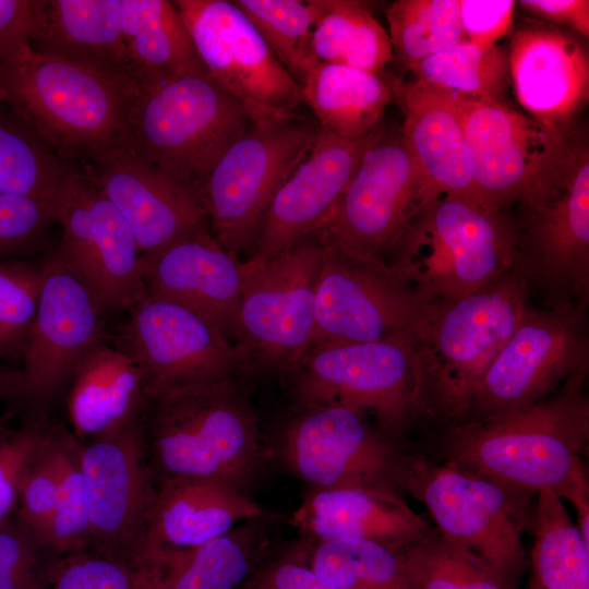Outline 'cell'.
<instances>
[{
  "label": "cell",
  "mask_w": 589,
  "mask_h": 589,
  "mask_svg": "<svg viewBox=\"0 0 589 589\" xmlns=\"http://www.w3.org/2000/svg\"><path fill=\"white\" fill-rule=\"evenodd\" d=\"M587 370L531 405L452 425L445 460L524 494L553 491L575 502L589 495L581 454L589 437Z\"/></svg>",
  "instance_id": "1"
},
{
  "label": "cell",
  "mask_w": 589,
  "mask_h": 589,
  "mask_svg": "<svg viewBox=\"0 0 589 589\" xmlns=\"http://www.w3.org/2000/svg\"><path fill=\"white\" fill-rule=\"evenodd\" d=\"M142 430L155 481L208 477L245 491L273 453L240 378L154 395L144 409Z\"/></svg>",
  "instance_id": "2"
},
{
  "label": "cell",
  "mask_w": 589,
  "mask_h": 589,
  "mask_svg": "<svg viewBox=\"0 0 589 589\" xmlns=\"http://www.w3.org/2000/svg\"><path fill=\"white\" fill-rule=\"evenodd\" d=\"M137 89L129 82L32 49L0 64V105L71 165L124 142Z\"/></svg>",
  "instance_id": "3"
},
{
  "label": "cell",
  "mask_w": 589,
  "mask_h": 589,
  "mask_svg": "<svg viewBox=\"0 0 589 589\" xmlns=\"http://www.w3.org/2000/svg\"><path fill=\"white\" fill-rule=\"evenodd\" d=\"M386 264L430 302L456 301L510 271L515 220L461 200L438 196L407 228Z\"/></svg>",
  "instance_id": "4"
},
{
  "label": "cell",
  "mask_w": 589,
  "mask_h": 589,
  "mask_svg": "<svg viewBox=\"0 0 589 589\" xmlns=\"http://www.w3.org/2000/svg\"><path fill=\"white\" fill-rule=\"evenodd\" d=\"M250 124L244 108L207 74L185 75L137 89L124 144L200 195L215 163Z\"/></svg>",
  "instance_id": "5"
},
{
  "label": "cell",
  "mask_w": 589,
  "mask_h": 589,
  "mask_svg": "<svg viewBox=\"0 0 589 589\" xmlns=\"http://www.w3.org/2000/svg\"><path fill=\"white\" fill-rule=\"evenodd\" d=\"M448 92V91H447ZM471 153L479 204L505 212L545 205L566 182L579 144L509 104L448 92Z\"/></svg>",
  "instance_id": "6"
},
{
  "label": "cell",
  "mask_w": 589,
  "mask_h": 589,
  "mask_svg": "<svg viewBox=\"0 0 589 589\" xmlns=\"http://www.w3.org/2000/svg\"><path fill=\"white\" fill-rule=\"evenodd\" d=\"M530 289L515 264L470 296L437 304L420 341L425 414L464 420L479 381L529 306Z\"/></svg>",
  "instance_id": "7"
},
{
  "label": "cell",
  "mask_w": 589,
  "mask_h": 589,
  "mask_svg": "<svg viewBox=\"0 0 589 589\" xmlns=\"http://www.w3.org/2000/svg\"><path fill=\"white\" fill-rule=\"evenodd\" d=\"M283 375L297 405L371 412L388 436L425 414L419 339L315 344Z\"/></svg>",
  "instance_id": "8"
},
{
  "label": "cell",
  "mask_w": 589,
  "mask_h": 589,
  "mask_svg": "<svg viewBox=\"0 0 589 589\" xmlns=\"http://www.w3.org/2000/svg\"><path fill=\"white\" fill-rule=\"evenodd\" d=\"M436 197L400 128L378 124L344 193L311 237L386 262L410 224Z\"/></svg>",
  "instance_id": "9"
},
{
  "label": "cell",
  "mask_w": 589,
  "mask_h": 589,
  "mask_svg": "<svg viewBox=\"0 0 589 589\" xmlns=\"http://www.w3.org/2000/svg\"><path fill=\"white\" fill-rule=\"evenodd\" d=\"M405 490L426 507L438 532L519 589L527 568V494L453 462L434 465L409 457Z\"/></svg>",
  "instance_id": "10"
},
{
  "label": "cell",
  "mask_w": 589,
  "mask_h": 589,
  "mask_svg": "<svg viewBox=\"0 0 589 589\" xmlns=\"http://www.w3.org/2000/svg\"><path fill=\"white\" fill-rule=\"evenodd\" d=\"M323 247L313 237L243 262L237 347L248 372L285 373L311 347Z\"/></svg>",
  "instance_id": "11"
},
{
  "label": "cell",
  "mask_w": 589,
  "mask_h": 589,
  "mask_svg": "<svg viewBox=\"0 0 589 589\" xmlns=\"http://www.w3.org/2000/svg\"><path fill=\"white\" fill-rule=\"evenodd\" d=\"M318 127L301 118L250 124L220 155L201 189L209 230L233 256L253 248L275 193L305 156Z\"/></svg>",
  "instance_id": "12"
},
{
  "label": "cell",
  "mask_w": 589,
  "mask_h": 589,
  "mask_svg": "<svg viewBox=\"0 0 589 589\" xmlns=\"http://www.w3.org/2000/svg\"><path fill=\"white\" fill-rule=\"evenodd\" d=\"M322 247L311 347L423 339L438 303L418 294L384 261Z\"/></svg>",
  "instance_id": "13"
},
{
  "label": "cell",
  "mask_w": 589,
  "mask_h": 589,
  "mask_svg": "<svg viewBox=\"0 0 589 589\" xmlns=\"http://www.w3.org/2000/svg\"><path fill=\"white\" fill-rule=\"evenodd\" d=\"M587 303L529 304L479 381L462 421L537 402L588 370ZM460 421V422H462ZM459 423V422H458Z\"/></svg>",
  "instance_id": "14"
},
{
  "label": "cell",
  "mask_w": 589,
  "mask_h": 589,
  "mask_svg": "<svg viewBox=\"0 0 589 589\" xmlns=\"http://www.w3.org/2000/svg\"><path fill=\"white\" fill-rule=\"evenodd\" d=\"M277 453L316 490H405L408 457L363 412L346 406L297 405L281 429Z\"/></svg>",
  "instance_id": "15"
},
{
  "label": "cell",
  "mask_w": 589,
  "mask_h": 589,
  "mask_svg": "<svg viewBox=\"0 0 589 589\" xmlns=\"http://www.w3.org/2000/svg\"><path fill=\"white\" fill-rule=\"evenodd\" d=\"M173 3L207 75L244 108L252 124L298 118L300 85L232 1Z\"/></svg>",
  "instance_id": "16"
},
{
  "label": "cell",
  "mask_w": 589,
  "mask_h": 589,
  "mask_svg": "<svg viewBox=\"0 0 589 589\" xmlns=\"http://www.w3.org/2000/svg\"><path fill=\"white\" fill-rule=\"evenodd\" d=\"M62 227L56 251L89 289L101 311H129L146 296L144 260L120 212L73 169L58 196Z\"/></svg>",
  "instance_id": "17"
},
{
  "label": "cell",
  "mask_w": 589,
  "mask_h": 589,
  "mask_svg": "<svg viewBox=\"0 0 589 589\" xmlns=\"http://www.w3.org/2000/svg\"><path fill=\"white\" fill-rule=\"evenodd\" d=\"M141 368L148 399L167 389L240 378L239 348L213 324L170 300L145 296L129 310L116 341Z\"/></svg>",
  "instance_id": "18"
},
{
  "label": "cell",
  "mask_w": 589,
  "mask_h": 589,
  "mask_svg": "<svg viewBox=\"0 0 589 589\" xmlns=\"http://www.w3.org/2000/svg\"><path fill=\"white\" fill-rule=\"evenodd\" d=\"M79 456L88 501L89 549L130 568L143 548L156 493L142 418L79 442Z\"/></svg>",
  "instance_id": "19"
},
{
  "label": "cell",
  "mask_w": 589,
  "mask_h": 589,
  "mask_svg": "<svg viewBox=\"0 0 589 589\" xmlns=\"http://www.w3.org/2000/svg\"><path fill=\"white\" fill-rule=\"evenodd\" d=\"M96 299L57 251L40 262L35 316L23 351L22 398L47 405L82 357L106 338Z\"/></svg>",
  "instance_id": "20"
},
{
  "label": "cell",
  "mask_w": 589,
  "mask_h": 589,
  "mask_svg": "<svg viewBox=\"0 0 589 589\" xmlns=\"http://www.w3.org/2000/svg\"><path fill=\"white\" fill-rule=\"evenodd\" d=\"M516 223V265L529 286L538 285L548 305L588 303L589 152L578 146L572 171L543 206L521 212Z\"/></svg>",
  "instance_id": "21"
},
{
  "label": "cell",
  "mask_w": 589,
  "mask_h": 589,
  "mask_svg": "<svg viewBox=\"0 0 589 589\" xmlns=\"http://www.w3.org/2000/svg\"><path fill=\"white\" fill-rule=\"evenodd\" d=\"M75 166L127 220L144 262L209 229L200 195L146 165L124 142Z\"/></svg>",
  "instance_id": "22"
},
{
  "label": "cell",
  "mask_w": 589,
  "mask_h": 589,
  "mask_svg": "<svg viewBox=\"0 0 589 589\" xmlns=\"http://www.w3.org/2000/svg\"><path fill=\"white\" fill-rule=\"evenodd\" d=\"M372 132L346 139L318 127L312 146L271 201L250 259L268 260L315 232L353 177Z\"/></svg>",
  "instance_id": "23"
},
{
  "label": "cell",
  "mask_w": 589,
  "mask_h": 589,
  "mask_svg": "<svg viewBox=\"0 0 589 589\" xmlns=\"http://www.w3.org/2000/svg\"><path fill=\"white\" fill-rule=\"evenodd\" d=\"M509 80L533 119L566 131L589 99V56L576 37L554 27L525 26L510 38Z\"/></svg>",
  "instance_id": "24"
},
{
  "label": "cell",
  "mask_w": 589,
  "mask_h": 589,
  "mask_svg": "<svg viewBox=\"0 0 589 589\" xmlns=\"http://www.w3.org/2000/svg\"><path fill=\"white\" fill-rule=\"evenodd\" d=\"M146 294L177 302L213 324L237 346L243 262L209 229L144 262Z\"/></svg>",
  "instance_id": "25"
},
{
  "label": "cell",
  "mask_w": 589,
  "mask_h": 589,
  "mask_svg": "<svg viewBox=\"0 0 589 589\" xmlns=\"http://www.w3.org/2000/svg\"><path fill=\"white\" fill-rule=\"evenodd\" d=\"M390 82L404 115L402 137L433 191L480 205L471 153L449 93L417 80Z\"/></svg>",
  "instance_id": "26"
},
{
  "label": "cell",
  "mask_w": 589,
  "mask_h": 589,
  "mask_svg": "<svg viewBox=\"0 0 589 589\" xmlns=\"http://www.w3.org/2000/svg\"><path fill=\"white\" fill-rule=\"evenodd\" d=\"M263 518H267L266 512L245 491L227 481L208 477L161 478L156 481L142 550L197 546L245 521Z\"/></svg>",
  "instance_id": "27"
},
{
  "label": "cell",
  "mask_w": 589,
  "mask_h": 589,
  "mask_svg": "<svg viewBox=\"0 0 589 589\" xmlns=\"http://www.w3.org/2000/svg\"><path fill=\"white\" fill-rule=\"evenodd\" d=\"M293 522L317 541L365 540L393 551L437 531L400 493L378 489H314Z\"/></svg>",
  "instance_id": "28"
},
{
  "label": "cell",
  "mask_w": 589,
  "mask_h": 589,
  "mask_svg": "<svg viewBox=\"0 0 589 589\" xmlns=\"http://www.w3.org/2000/svg\"><path fill=\"white\" fill-rule=\"evenodd\" d=\"M68 383L71 433L81 443L140 420L148 401L139 364L116 341L110 344L106 338L82 357Z\"/></svg>",
  "instance_id": "29"
},
{
  "label": "cell",
  "mask_w": 589,
  "mask_h": 589,
  "mask_svg": "<svg viewBox=\"0 0 589 589\" xmlns=\"http://www.w3.org/2000/svg\"><path fill=\"white\" fill-rule=\"evenodd\" d=\"M263 519L245 521L197 546L145 548L130 569L142 589H237L268 542Z\"/></svg>",
  "instance_id": "30"
},
{
  "label": "cell",
  "mask_w": 589,
  "mask_h": 589,
  "mask_svg": "<svg viewBox=\"0 0 589 589\" xmlns=\"http://www.w3.org/2000/svg\"><path fill=\"white\" fill-rule=\"evenodd\" d=\"M31 48L135 85L125 56L120 0H46Z\"/></svg>",
  "instance_id": "31"
},
{
  "label": "cell",
  "mask_w": 589,
  "mask_h": 589,
  "mask_svg": "<svg viewBox=\"0 0 589 589\" xmlns=\"http://www.w3.org/2000/svg\"><path fill=\"white\" fill-rule=\"evenodd\" d=\"M125 56L133 82L207 74L173 1L120 0Z\"/></svg>",
  "instance_id": "32"
},
{
  "label": "cell",
  "mask_w": 589,
  "mask_h": 589,
  "mask_svg": "<svg viewBox=\"0 0 589 589\" xmlns=\"http://www.w3.org/2000/svg\"><path fill=\"white\" fill-rule=\"evenodd\" d=\"M300 88L318 127L346 139L368 136L394 99L390 79L335 63H316Z\"/></svg>",
  "instance_id": "33"
},
{
  "label": "cell",
  "mask_w": 589,
  "mask_h": 589,
  "mask_svg": "<svg viewBox=\"0 0 589 589\" xmlns=\"http://www.w3.org/2000/svg\"><path fill=\"white\" fill-rule=\"evenodd\" d=\"M312 44L317 62L382 74L393 59L387 31L366 4L354 0H310Z\"/></svg>",
  "instance_id": "34"
},
{
  "label": "cell",
  "mask_w": 589,
  "mask_h": 589,
  "mask_svg": "<svg viewBox=\"0 0 589 589\" xmlns=\"http://www.w3.org/2000/svg\"><path fill=\"white\" fill-rule=\"evenodd\" d=\"M533 578L543 589H589V545L553 491L536 493Z\"/></svg>",
  "instance_id": "35"
},
{
  "label": "cell",
  "mask_w": 589,
  "mask_h": 589,
  "mask_svg": "<svg viewBox=\"0 0 589 589\" xmlns=\"http://www.w3.org/2000/svg\"><path fill=\"white\" fill-rule=\"evenodd\" d=\"M73 165L14 112L0 105V192L57 204Z\"/></svg>",
  "instance_id": "36"
},
{
  "label": "cell",
  "mask_w": 589,
  "mask_h": 589,
  "mask_svg": "<svg viewBox=\"0 0 589 589\" xmlns=\"http://www.w3.org/2000/svg\"><path fill=\"white\" fill-rule=\"evenodd\" d=\"M409 71L417 81L441 89L480 101L508 104V55L497 45L482 48L465 39L414 63Z\"/></svg>",
  "instance_id": "37"
},
{
  "label": "cell",
  "mask_w": 589,
  "mask_h": 589,
  "mask_svg": "<svg viewBox=\"0 0 589 589\" xmlns=\"http://www.w3.org/2000/svg\"><path fill=\"white\" fill-rule=\"evenodd\" d=\"M304 557L340 589H417L397 551L365 540L317 541Z\"/></svg>",
  "instance_id": "38"
},
{
  "label": "cell",
  "mask_w": 589,
  "mask_h": 589,
  "mask_svg": "<svg viewBox=\"0 0 589 589\" xmlns=\"http://www.w3.org/2000/svg\"><path fill=\"white\" fill-rule=\"evenodd\" d=\"M49 445L58 486L45 548L60 556L89 549L88 501L79 441L64 426H51Z\"/></svg>",
  "instance_id": "39"
},
{
  "label": "cell",
  "mask_w": 589,
  "mask_h": 589,
  "mask_svg": "<svg viewBox=\"0 0 589 589\" xmlns=\"http://www.w3.org/2000/svg\"><path fill=\"white\" fill-rule=\"evenodd\" d=\"M386 19L393 56L407 70L466 39L458 0H397Z\"/></svg>",
  "instance_id": "40"
},
{
  "label": "cell",
  "mask_w": 589,
  "mask_h": 589,
  "mask_svg": "<svg viewBox=\"0 0 589 589\" xmlns=\"http://www.w3.org/2000/svg\"><path fill=\"white\" fill-rule=\"evenodd\" d=\"M397 553L417 589H512L483 560L438 531Z\"/></svg>",
  "instance_id": "41"
},
{
  "label": "cell",
  "mask_w": 589,
  "mask_h": 589,
  "mask_svg": "<svg viewBox=\"0 0 589 589\" xmlns=\"http://www.w3.org/2000/svg\"><path fill=\"white\" fill-rule=\"evenodd\" d=\"M279 62L300 85L318 63L313 52V10L310 1L235 0Z\"/></svg>",
  "instance_id": "42"
},
{
  "label": "cell",
  "mask_w": 589,
  "mask_h": 589,
  "mask_svg": "<svg viewBox=\"0 0 589 589\" xmlns=\"http://www.w3.org/2000/svg\"><path fill=\"white\" fill-rule=\"evenodd\" d=\"M40 263L0 261V359H22L35 316Z\"/></svg>",
  "instance_id": "43"
},
{
  "label": "cell",
  "mask_w": 589,
  "mask_h": 589,
  "mask_svg": "<svg viewBox=\"0 0 589 589\" xmlns=\"http://www.w3.org/2000/svg\"><path fill=\"white\" fill-rule=\"evenodd\" d=\"M55 223L56 204L0 192V261L28 260Z\"/></svg>",
  "instance_id": "44"
},
{
  "label": "cell",
  "mask_w": 589,
  "mask_h": 589,
  "mask_svg": "<svg viewBox=\"0 0 589 589\" xmlns=\"http://www.w3.org/2000/svg\"><path fill=\"white\" fill-rule=\"evenodd\" d=\"M55 557L17 516L0 522V589H49Z\"/></svg>",
  "instance_id": "45"
},
{
  "label": "cell",
  "mask_w": 589,
  "mask_h": 589,
  "mask_svg": "<svg viewBox=\"0 0 589 589\" xmlns=\"http://www.w3.org/2000/svg\"><path fill=\"white\" fill-rule=\"evenodd\" d=\"M50 430L51 426L48 428L16 482V500L20 502L16 516L44 546L58 486L49 445Z\"/></svg>",
  "instance_id": "46"
},
{
  "label": "cell",
  "mask_w": 589,
  "mask_h": 589,
  "mask_svg": "<svg viewBox=\"0 0 589 589\" xmlns=\"http://www.w3.org/2000/svg\"><path fill=\"white\" fill-rule=\"evenodd\" d=\"M49 589H142L134 573L91 549L56 556Z\"/></svg>",
  "instance_id": "47"
},
{
  "label": "cell",
  "mask_w": 589,
  "mask_h": 589,
  "mask_svg": "<svg viewBox=\"0 0 589 589\" xmlns=\"http://www.w3.org/2000/svg\"><path fill=\"white\" fill-rule=\"evenodd\" d=\"M465 38L482 48L496 46L513 24V0H458Z\"/></svg>",
  "instance_id": "48"
},
{
  "label": "cell",
  "mask_w": 589,
  "mask_h": 589,
  "mask_svg": "<svg viewBox=\"0 0 589 589\" xmlns=\"http://www.w3.org/2000/svg\"><path fill=\"white\" fill-rule=\"evenodd\" d=\"M46 0H0V64L31 48Z\"/></svg>",
  "instance_id": "49"
},
{
  "label": "cell",
  "mask_w": 589,
  "mask_h": 589,
  "mask_svg": "<svg viewBox=\"0 0 589 589\" xmlns=\"http://www.w3.org/2000/svg\"><path fill=\"white\" fill-rule=\"evenodd\" d=\"M49 425L37 414L0 442V488L15 485Z\"/></svg>",
  "instance_id": "50"
},
{
  "label": "cell",
  "mask_w": 589,
  "mask_h": 589,
  "mask_svg": "<svg viewBox=\"0 0 589 589\" xmlns=\"http://www.w3.org/2000/svg\"><path fill=\"white\" fill-rule=\"evenodd\" d=\"M245 589H340L318 576L306 563L304 553L276 561L250 580Z\"/></svg>",
  "instance_id": "51"
},
{
  "label": "cell",
  "mask_w": 589,
  "mask_h": 589,
  "mask_svg": "<svg viewBox=\"0 0 589 589\" xmlns=\"http://www.w3.org/2000/svg\"><path fill=\"white\" fill-rule=\"evenodd\" d=\"M516 3L534 16L568 26L584 38L589 37L588 0H521Z\"/></svg>",
  "instance_id": "52"
},
{
  "label": "cell",
  "mask_w": 589,
  "mask_h": 589,
  "mask_svg": "<svg viewBox=\"0 0 589 589\" xmlns=\"http://www.w3.org/2000/svg\"><path fill=\"white\" fill-rule=\"evenodd\" d=\"M22 398V376L20 371L0 364V399Z\"/></svg>",
  "instance_id": "53"
},
{
  "label": "cell",
  "mask_w": 589,
  "mask_h": 589,
  "mask_svg": "<svg viewBox=\"0 0 589 589\" xmlns=\"http://www.w3.org/2000/svg\"><path fill=\"white\" fill-rule=\"evenodd\" d=\"M16 502V486L5 485L0 488V522L8 516Z\"/></svg>",
  "instance_id": "54"
},
{
  "label": "cell",
  "mask_w": 589,
  "mask_h": 589,
  "mask_svg": "<svg viewBox=\"0 0 589 589\" xmlns=\"http://www.w3.org/2000/svg\"><path fill=\"white\" fill-rule=\"evenodd\" d=\"M12 431H8L5 428H2L0 425V442L3 441L5 437H8L11 434Z\"/></svg>",
  "instance_id": "55"
},
{
  "label": "cell",
  "mask_w": 589,
  "mask_h": 589,
  "mask_svg": "<svg viewBox=\"0 0 589 589\" xmlns=\"http://www.w3.org/2000/svg\"><path fill=\"white\" fill-rule=\"evenodd\" d=\"M529 589H543L539 582L532 577Z\"/></svg>",
  "instance_id": "56"
}]
</instances>
